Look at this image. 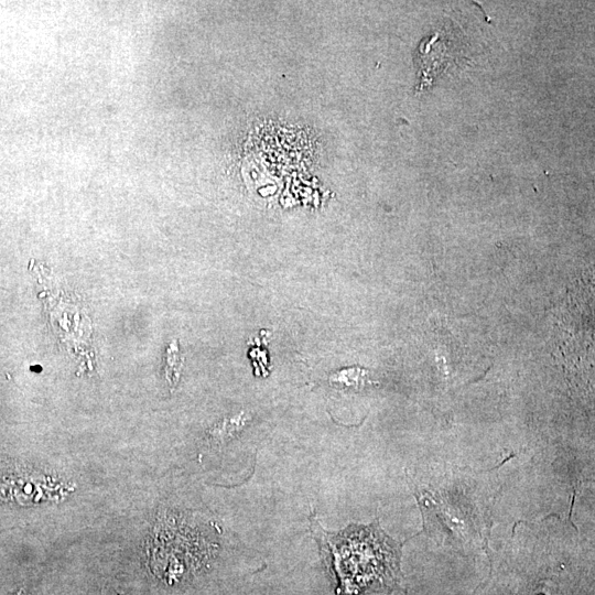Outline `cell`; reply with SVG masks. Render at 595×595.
Wrapping results in <instances>:
<instances>
[{
	"instance_id": "obj_1",
	"label": "cell",
	"mask_w": 595,
	"mask_h": 595,
	"mask_svg": "<svg viewBox=\"0 0 595 595\" xmlns=\"http://www.w3.org/2000/svg\"><path fill=\"white\" fill-rule=\"evenodd\" d=\"M336 595L390 593L400 583V545L376 522L338 533L313 528Z\"/></svg>"
},
{
	"instance_id": "obj_2",
	"label": "cell",
	"mask_w": 595,
	"mask_h": 595,
	"mask_svg": "<svg viewBox=\"0 0 595 595\" xmlns=\"http://www.w3.org/2000/svg\"><path fill=\"white\" fill-rule=\"evenodd\" d=\"M329 382L339 388L361 389L371 382L368 371L360 367L342 369L329 376Z\"/></svg>"
},
{
	"instance_id": "obj_3",
	"label": "cell",
	"mask_w": 595,
	"mask_h": 595,
	"mask_svg": "<svg viewBox=\"0 0 595 595\" xmlns=\"http://www.w3.org/2000/svg\"><path fill=\"white\" fill-rule=\"evenodd\" d=\"M181 363L177 357V349H169V358L166 364V379L171 385H175L178 379Z\"/></svg>"
}]
</instances>
